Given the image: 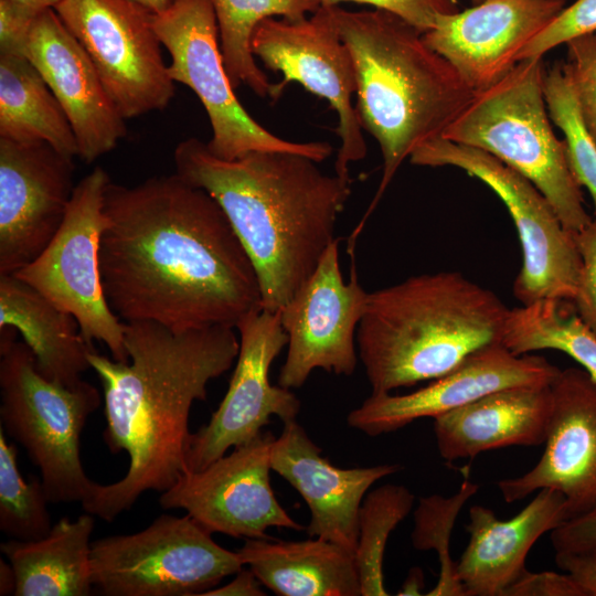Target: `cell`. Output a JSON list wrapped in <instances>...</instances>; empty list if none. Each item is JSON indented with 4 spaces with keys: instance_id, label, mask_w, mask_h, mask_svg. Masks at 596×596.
Returning <instances> with one entry per match:
<instances>
[{
    "instance_id": "cell-3",
    "label": "cell",
    "mask_w": 596,
    "mask_h": 596,
    "mask_svg": "<svg viewBox=\"0 0 596 596\" xmlns=\"http://www.w3.org/2000/svg\"><path fill=\"white\" fill-rule=\"evenodd\" d=\"M175 173L220 204L257 274L262 308L277 312L337 240L352 180L327 174L288 151H251L232 160L191 137L173 152Z\"/></svg>"
},
{
    "instance_id": "cell-18",
    "label": "cell",
    "mask_w": 596,
    "mask_h": 596,
    "mask_svg": "<svg viewBox=\"0 0 596 596\" xmlns=\"http://www.w3.org/2000/svg\"><path fill=\"white\" fill-rule=\"evenodd\" d=\"M550 389L544 453L529 471L497 486L508 503L554 489L564 496L570 520L596 508V381L583 368L560 369Z\"/></svg>"
},
{
    "instance_id": "cell-32",
    "label": "cell",
    "mask_w": 596,
    "mask_h": 596,
    "mask_svg": "<svg viewBox=\"0 0 596 596\" xmlns=\"http://www.w3.org/2000/svg\"><path fill=\"white\" fill-rule=\"evenodd\" d=\"M478 489L477 483L465 479L457 492L450 497L430 494L419 498L414 512L412 544L419 551H435L439 561L438 581L425 595L466 596L457 577L456 561L450 555V538L457 517Z\"/></svg>"
},
{
    "instance_id": "cell-34",
    "label": "cell",
    "mask_w": 596,
    "mask_h": 596,
    "mask_svg": "<svg viewBox=\"0 0 596 596\" xmlns=\"http://www.w3.org/2000/svg\"><path fill=\"white\" fill-rule=\"evenodd\" d=\"M544 97L551 119L564 134L570 168L578 184L592 195L596 215V143L582 120L564 63L545 72Z\"/></svg>"
},
{
    "instance_id": "cell-15",
    "label": "cell",
    "mask_w": 596,
    "mask_h": 596,
    "mask_svg": "<svg viewBox=\"0 0 596 596\" xmlns=\"http://www.w3.org/2000/svg\"><path fill=\"white\" fill-rule=\"evenodd\" d=\"M236 330L240 350L227 392L210 421L191 433L187 471L201 470L230 448L252 441L272 416L287 423L296 421L300 412L296 394L269 381L272 363L288 341L279 311H253L238 322Z\"/></svg>"
},
{
    "instance_id": "cell-6",
    "label": "cell",
    "mask_w": 596,
    "mask_h": 596,
    "mask_svg": "<svg viewBox=\"0 0 596 596\" xmlns=\"http://www.w3.org/2000/svg\"><path fill=\"white\" fill-rule=\"evenodd\" d=\"M542 57L525 58L499 82L475 92L441 137L483 150L529 179L572 233L592 220L581 185L547 116Z\"/></svg>"
},
{
    "instance_id": "cell-24",
    "label": "cell",
    "mask_w": 596,
    "mask_h": 596,
    "mask_svg": "<svg viewBox=\"0 0 596 596\" xmlns=\"http://www.w3.org/2000/svg\"><path fill=\"white\" fill-rule=\"evenodd\" d=\"M550 384L499 390L436 416L439 455L454 461L509 446L544 444L552 408Z\"/></svg>"
},
{
    "instance_id": "cell-13",
    "label": "cell",
    "mask_w": 596,
    "mask_h": 596,
    "mask_svg": "<svg viewBox=\"0 0 596 596\" xmlns=\"http://www.w3.org/2000/svg\"><path fill=\"white\" fill-rule=\"evenodd\" d=\"M251 46L267 68L284 76L274 84V100L288 83L297 82L336 110L340 147L334 173L350 179L349 164L364 159L368 147L352 103L356 92L355 66L340 35L332 6L321 4L309 18L299 20L267 18L255 29Z\"/></svg>"
},
{
    "instance_id": "cell-40",
    "label": "cell",
    "mask_w": 596,
    "mask_h": 596,
    "mask_svg": "<svg viewBox=\"0 0 596 596\" xmlns=\"http://www.w3.org/2000/svg\"><path fill=\"white\" fill-rule=\"evenodd\" d=\"M504 596H585L582 588L566 573L526 571Z\"/></svg>"
},
{
    "instance_id": "cell-45",
    "label": "cell",
    "mask_w": 596,
    "mask_h": 596,
    "mask_svg": "<svg viewBox=\"0 0 596 596\" xmlns=\"http://www.w3.org/2000/svg\"><path fill=\"white\" fill-rule=\"evenodd\" d=\"M15 575L12 565L0 560V595H14Z\"/></svg>"
},
{
    "instance_id": "cell-25",
    "label": "cell",
    "mask_w": 596,
    "mask_h": 596,
    "mask_svg": "<svg viewBox=\"0 0 596 596\" xmlns=\"http://www.w3.org/2000/svg\"><path fill=\"white\" fill-rule=\"evenodd\" d=\"M238 553L262 585L276 595H361L354 553L332 542L248 539Z\"/></svg>"
},
{
    "instance_id": "cell-8",
    "label": "cell",
    "mask_w": 596,
    "mask_h": 596,
    "mask_svg": "<svg viewBox=\"0 0 596 596\" xmlns=\"http://www.w3.org/2000/svg\"><path fill=\"white\" fill-rule=\"evenodd\" d=\"M151 23L171 57L168 71L174 83L188 86L202 103L211 127L210 151L232 160L251 151H288L317 162L333 147L324 141L295 142L259 125L240 103L224 66L219 26L210 0H174Z\"/></svg>"
},
{
    "instance_id": "cell-46",
    "label": "cell",
    "mask_w": 596,
    "mask_h": 596,
    "mask_svg": "<svg viewBox=\"0 0 596 596\" xmlns=\"http://www.w3.org/2000/svg\"><path fill=\"white\" fill-rule=\"evenodd\" d=\"M151 14H160L168 10L174 0H129Z\"/></svg>"
},
{
    "instance_id": "cell-20",
    "label": "cell",
    "mask_w": 596,
    "mask_h": 596,
    "mask_svg": "<svg viewBox=\"0 0 596 596\" xmlns=\"http://www.w3.org/2000/svg\"><path fill=\"white\" fill-rule=\"evenodd\" d=\"M564 7L565 0H482L440 14L423 36L478 92L503 78Z\"/></svg>"
},
{
    "instance_id": "cell-5",
    "label": "cell",
    "mask_w": 596,
    "mask_h": 596,
    "mask_svg": "<svg viewBox=\"0 0 596 596\" xmlns=\"http://www.w3.org/2000/svg\"><path fill=\"white\" fill-rule=\"evenodd\" d=\"M509 311L493 291L451 270L370 292L356 345L372 393L433 381L501 343Z\"/></svg>"
},
{
    "instance_id": "cell-10",
    "label": "cell",
    "mask_w": 596,
    "mask_h": 596,
    "mask_svg": "<svg viewBox=\"0 0 596 596\" xmlns=\"http://www.w3.org/2000/svg\"><path fill=\"white\" fill-rule=\"evenodd\" d=\"M409 161L461 169L488 185L504 203L523 254L513 284L521 305L542 299L573 301L582 265L574 233L564 227L552 204L529 179L483 150L443 137L417 148Z\"/></svg>"
},
{
    "instance_id": "cell-30",
    "label": "cell",
    "mask_w": 596,
    "mask_h": 596,
    "mask_svg": "<svg viewBox=\"0 0 596 596\" xmlns=\"http://www.w3.org/2000/svg\"><path fill=\"white\" fill-rule=\"evenodd\" d=\"M501 343L515 355L550 349L564 352L596 381V334L572 301L542 299L510 309Z\"/></svg>"
},
{
    "instance_id": "cell-22",
    "label": "cell",
    "mask_w": 596,
    "mask_h": 596,
    "mask_svg": "<svg viewBox=\"0 0 596 596\" xmlns=\"http://www.w3.org/2000/svg\"><path fill=\"white\" fill-rule=\"evenodd\" d=\"M322 449L296 421L284 423L270 449L272 470L306 501L310 522L305 531L354 553L359 512L372 485L402 469L400 465L340 468L321 456Z\"/></svg>"
},
{
    "instance_id": "cell-16",
    "label": "cell",
    "mask_w": 596,
    "mask_h": 596,
    "mask_svg": "<svg viewBox=\"0 0 596 596\" xmlns=\"http://www.w3.org/2000/svg\"><path fill=\"white\" fill-rule=\"evenodd\" d=\"M275 437L262 433L205 468L185 471L166 491L163 509H182L209 532L236 539H274L269 528L302 531L280 505L270 485V449Z\"/></svg>"
},
{
    "instance_id": "cell-28",
    "label": "cell",
    "mask_w": 596,
    "mask_h": 596,
    "mask_svg": "<svg viewBox=\"0 0 596 596\" xmlns=\"http://www.w3.org/2000/svg\"><path fill=\"white\" fill-rule=\"evenodd\" d=\"M0 138L43 141L66 156L78 157L67 116L25 56L0 54Z\"/></svg>"
},
{
    "instance_id": "cell-2",
    "label": "cell",
    "mask_w": 596,
    "mask_h": 596,
    "mask_svg": "<svg viewBox=\"0 0 596 596\" xmlns=\"http://www.w3.org/2000/svg\"><path fill=\"white\" fill-rule=\"evenodd\" d=\"M124 324L127 362L88 353L103 386V439L110 453L129 458L120 480L95 482L82 502L106 522L187 471L191 407L206 400L207 384L232 368L240 350L235 328L227 326L174 331L151 321Z\"/></svg>"
},
{
    "instance_id": "cell-1",
    "label": "cell",
    "mask_w": 596,
    "mask_h": 596,
    "mask_svg": "<svg viewBox=\"0 0 596 596\" xmlns=\"http://www.w3.org/2000/svg\"><path fill=\"white\" fill-rule=\"evenodd\" d=\"M99 270L106 300L124 322L174 331L235 328L262 309L255 267L220 204L179 174L105 194Z\"/></svg>"
},
{
    "instance_id": "cell-12",
    "label": "cell",
    "mask_w": 596,
    "mask_h": 596,
    "mask_svg": "<svg viewBox=\"0 0 596 596\" xmlns=\"http://www.w3.org/2000/svg\"><path fill=\"white\" fill-rule=\"evenodd\" d=\"M54 10L88 54L125 119L170 104L175 83L151 13L129 0H61Z\"/></svg>"
},
{
    "instance_id": "cell-19",
    "label": "cell",
    "mask_w": 596,
    "mask_h": 596,
    "mask_svg": "<svg viewBox=\"0 0 596 596\" xmlns=\"http://www.w3.org/2000/svg\"><path fill=\"white\" fill-rule=\"evenodd\" d=\"M558 370L543 356L515 355L502 343H491L416 391L403 395L372 393L348 414L347 422L350 427L375 437L419 418H435L499 390L550 384Z\"/></svg>"
},
{
    "instance_id": "cell-23",
    "label": "cell",
    "mask_w": 596,
    "mask_h": 596,
    "mask_svg": "<svg viewBox=\"0 0 596 596\" xmlns=\"http://www.w3.org/2000/svg\"><path fill=\"white\" fill-rule=\"evenodd\" d=\"M567 520L564 496L541 489L513 518L500 520L481 504L469 509V542L456 562L466 596H504L528 571L525 558L534 543Z\"/></svg>"
},
{
    "instance_id": "cell-39",
    "label": "cell",
    "mask_w": 596,
    "mask_h": 596,
    "mask_svg": "<svg viewBox=\"0 0 596 596\" xmlns=\"http://www.w3.org/2000/svg\"><path fill=\"white\" fill-rule=\"evenodd\" d=\"M39 13L14 0H0V54L25 56L29 35Z\"/></svg>"
},
{
    "instance_id": "cell-11",
    "label": "cell",
    "mask_w": 596,
    "mask_h": 596,
    "mask_svg": "<svg viewBox=\"0 0 596 596\" xmlns=\"http://www.w3.org/2000/svg\"><path fill=\"white\" fill-rule=\"evenodd\" d=\"M110 178L95 167L74 188L65 217L49 245L14 275L71 313L84 339L106 344L116 361L129 360L125 324L110 309L99 270L105 194Z\"/></svg>"
},
{
    "instance_id": "cell-4",
    "label": "cell",
    "mask_w": 596,
    "mask_h": 596,
    "mask_svg": "<svg viewBox=\"0 0 596 596\" xmlns=\"http://www.w3.org/2000/svg\"><path fill=\"white\" fill-rule=\"evenodd\" d=\"M356 73L355 109L379 142L383 173L376 195L352 234L356 238L402 162L444 130L475 94L423 32L385 10L349 11L332 6Z\"/></svg>"
},
{
    "instance_id": "cell-14",
    "label": "cell",
    "mask_w": 596,
    "mask_h": 596,
    "mask_svg": "<svg viewBox=\"0 0 596 596\" xmlns=\"http://www.w3.org/2000/svg\"><path fill=\"white\" fill-rule=\"evenodd\" d=\"M369 294L359 281L354 259L350 279L344 281L337 238L313 273L279 310L288 341L278 385L300 389L317 369L338 375H351L355 371L356 330Z\"/></svg>"
},
{
    "instance_id": "cell-27",
    "label": "cell",
    "mask_w": 596,
    "mask_h": 596,
    "mask_svg": "<svg viewBox=\"0 0 596 596\" xmlns=\"http://www.w3.org/2000/svg\"><path fill=\"white\" fill-rule=\"evenodd\" d=\"M94 515L62 518L36 541L9 540L0 550L15 575V596H87L92 594L91 536Z\"/></svg>"
},
{
    "instance_id": "cell-29",
    "label": "cell",
    "mask_w": 596,
    "mask_h": 596,
    "mask_svg": "<svg viewBox=\"0 0 596 596\" xmlns=\"http://www.w3.org/2000/svg\"><path fill=\"white\" fill-rule=\"evenodd\" d=\"M217 21L223 62L234 88L247 86L259 97H272L274 84L255 62L252 38L267 18L299 20L316 12L320 0H210Z\"/></svg>"
},
{
    "instance_id": "cell-35",
    "label": "cell",
    "mask_w": 596,
    "mask_h": 596,
    "mask_svg": "<svg viewBox=\"0 0 596 596\" xmlns=\"http://www.w3.org/2000/svg\"><path fill=\"white\" fill-rule=\"evenodd\" d=\"M564 66L572 79L582 120L596 143V33L570 40Z\"/></svg>"
},
{
    "instance_id": "cell-17",
    "label": "cell",
    "mask_w": 596,
    "mask_h": 596,
    "mask_svg": "<svg viewBox=\"0 0 596 596\" xmlns=\"http://www.w3.org/2000/svg\"><path fill=\"white\" fill-rule=\"evenodd\" d=\"M73 159L47 142L0 138V274L29 265L58 231L75 188Z\"/></svg>"
},
{
    "instance_id": "cell-42",
    "label": "cell",
    "mask_w": 596,
    "mask_h": 596,
    "mask_svg": "<svg viewBox=\"0 0 596 596\" xmlns=\"http://www.w3.org/2000/svg\"><path fill=\"white\" fill-rule=\"evenodd\" d=\"M555 563L582 588L585 596H596V544L576 552L555 553Z\"/></svg>"
},
{
    "instance_id": "cell-43",
    "label": "cell",
    "mask_w": 596,
    "mask_h": 596,
    "mask_svg": "<svg viewBox=\"0 0 596 596\" xmlns=\"http://www.w3.org/2000/svg\"><path fill=\"white\" fill-rule=\"evenodd\" d=\"M266 595L262 589V583L248 568H241L235 577L226 585L213 587L200 596H262Z\"/></svg>"
},
{
    "instance_id": "cell-36",
    "label": "cell",
    "mask_w": 596,
    "mask_h": 596,
    "mask_svg": "<svg viewBox=\"0 0 596 596\" xmlns=\"http://www.w3.org/2000/svg\"><path fill=\"white\" fill-rule=\"evenodd\" d=\"M596 33V0H576L536 34L519 53L518 62L540 58L552 49L570 40Z\"/></svg>"
},
{
    "instance_id": "cell-37",
    "label": "cell",
    "mask_w": 596,
    "mask_h": 596,
    "mask_svg": "<svg viewBox=\"0 0 596 596\" xmlns=\"http://www.w3.org/2000/svg\"><path fill=\"white\" fill-rule=\"evenodd\" d=\"M574 236L582 265L572 304L579 318L596 334V217H592Z\"/></svg>"
},
{
    "instance_id": "cell-33",
    "label": "cell",
    "mask_w": 596,
    "mask_h": 596,
    "mask_svg": "<svg viewBox=\"0 0 596 596\" xmlns=\"http://www.w3.org/2000/svg\"><path fill=\"white\" fill-rule=\"evenodd\" d=\"M17 454L0 426V530L13 540L36 541L52 530L50 501L41 479L26 481L20 473Z\"/></svg>"
},
{
    "instance_id": "cell-38",
    "label": "cell",
    "mask_w": 596,
    "mask_h": 596,
    "mask_svg": "<svg viewBox=\"0 0 596 596\" xmlns=\"http://www.w3.org/2000/svg\"><path fill=\"white\" fill-rule=\"evenodd\" d=\"M323 6L340 2L369 4L392 12L419 29L423 33L435 25L440 14L458 11L457 0H320Z\"/></svg>"
},
{
    "instance_id": "cell-9",
    "label": "cell",
    "mask_w": 596,
    "mask_h": 596,
    "mask_svg": "<svg viewBox=\"0 0 596 596\" xmlns=\"http://www.w3.org/2000/svg\"><path fill=\"white\" fill-rule=\"evenodd\" d=\"M244 563L189 514H161L146 529L92 542L93 586L106 596H200Z\"/></svg>"
},
{
    "instance_id": "cell-47",
    "label": "cell",
    "mask_w": 596,
    "mask_h": 596,
    "mask_svg": "<svg viewBox=\"0 0 596 596\" xmlns=\"http://www.w3.org/2000/svg\"><path fill=\"white\" fill-rule=\"evenodd\" d=\"M21 4H24L29 7L32 10H35L38 12H41L45 9H54V7L61 1V0H14Z\"/></svg>"
},
{
    "instance_id": "cell-21",
    "label": "cell",
    "mask_w": 596,
    "mask_h": 596,
    "mask_svg": "<svg viewBox=\"0 0 596 596\" xmlns=\"http://www.w3.org/2000/svg\"><path fill=\"white\" fill-rule=\"evenodd\" d=\"M25 57L67 116L82 161L94 162L125 138L126 119L108 95L88 54L54 9H45L36 17Z\"/></svg>"
},
{
    "instance_id": "cell-41",
    "label": "cell",
    "mask_w": 596,
    "mask_h": 596,
    "mask_svg": "<svg viewBox=\"0 0 596 596\" xmlns=\"http://www.w3.org/2000/svg\"><path fill=\"white\" fill-rule=\"evenodd\" d=\"M551 543L555 553L576 552L595 545L596 508L552 530Z\"/></svg>"
},
{
    "instance_id": "cell-48",
    "label": "cell",
    "mask_w": 596,
    "mask_h": 596,
    "mask_svg": "<svg viewBox=\"0 0 596 596\" xmlns=\"http://www.w3.org/2000/svg\"><path fill=\"white\" fill-rule=\"evenodd\" d=\"M475 4L481 2L482 0H471Z\"/></svg>"
},
{
    "instance_id": "cell-44",
    "label": "cell",
    "mask_w": 596,
    "mask_h": 596,
    "mask_svg": "<svg viewBox=\"0 0 596 596\" xmlns=\"http://www.w3.org/2000/svg\"><path fill=\"white\" fill-rule=\"evenodd\" d=\"M425 579L423 571L419 567H413L408 572L407 577L404 581L402 588L398 590L397 595H423Z\"/></svg>"
},
{
    "instance_id": "cell-7",
    "label": "cell",
    "mask_w": 596,
    "mask_h": 596,
    "mask_svg": "<svg viewBox=\"0 0 596 596\" xmlns=\"http://www.w3.org/2000/svg\"><path fill=\"white\" fill-rule=\"evenodd\" d=\"M15 331L0 329V426L38 467L50 503H82L95 481L82 465L81 434L100 393L84 380L70 387L44 377Z\"/></svg>"
},
{
    "instance_id": "cell-31",
    "label": "cell",
    "mask_w": 596,
    "mask_h": 596,
    "mask_svg": "<svg viewBox=\"0 0 596 596\" xmlns=\"http://www.w3.org/2000/svg\"><path fill=\"white\" fill-rule=\"evenodd\" d=\"M415 496L402 485L386 483L366 493L359 512L354 552L361 596H387L383 560L390 534L409 514Z\"/></svg>"
},
{
    "instance_id": "cell-26",
    "label": "cell",
    "mask_w": 596,
    "mask_h": 596,
    "mask_svg": "<svg viewBox=\"0 0 596 596\" xmlns=\"http://www.w3.org/2000/svg\"><path fill=\"white\" fill-rule=\"evenodd\" d=\"M19 331L33 352L39 372L73 387L91 369L93 347L76 319L14 274H0V329Z\"/></svg>"
}]
</instances>
